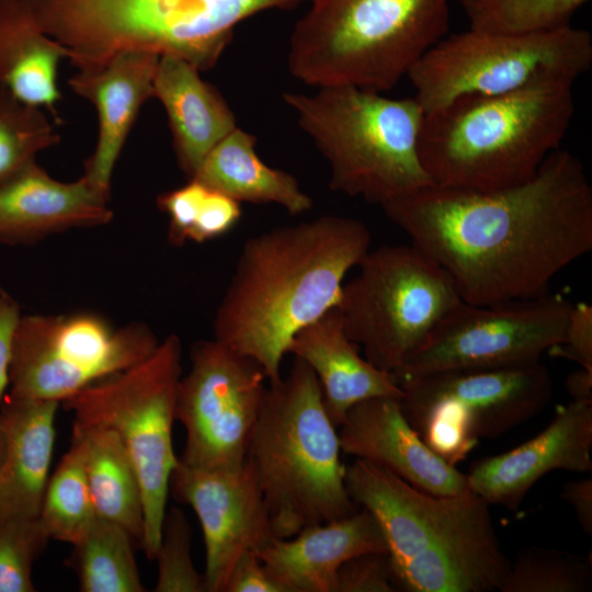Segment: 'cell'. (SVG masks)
Masks as SVG:
<instances>
[{"label":"cell","mask_w":592,"mask_h":592,"mask_svg":"<svg viewBox=\"0 0 592 592\" xmlns=\"http://www.w3.org/2000/svg\"><path fill=\"white\" fill-rule=\"evenodd\" d=\"M380 207L470 304L544 296L592 250V186L581 160L561 147L519 185L480 192L432 184Z\"/></svg>","instance_id":"6da1fadb"},{"label":"cell","mask_w":592,"mask_h":592,"mask_svg":"<svg viewBox=\"0 0 592 592\" xmlns=\"http://www.w3.org/2000/svg\"><path fill=\"white\" fill-rule=\"evenodd\" d=\"M371 239L363 221L338 215L248 239L216 310L214 339L277 380L293 338L337 306Z\"/></svg>","instance_id":"7a4b0ae2"},{"label":"cell","mask_w":592,"mask_h":592,"mask_svg":"<svg viewBox=\"0 0 592 592\" xmlns=\"http://www.w3.org/2000/svg\"><path fill=\"white\" fill-rule=\"evenodd\" d=\"M344 481L352 500L383 530L397 591H499L511 561L490 504L473 490L435 496L358 458L345 466Z\"/></svg>","instance_id":"3957f363"},{"label":"cell","mask_w":592,"mask_h":592,"mask_svg":"<svg viewBox=\"0 0 592 592\" xmlns=\"http://www.w3.org/2000/svg\"><path fill=\"white\" fill-rule=\"evenodd\" d=\"M573 84L458 98L424 113L420 160L435 185L489 192L532 179L565 138Z\"/></svg>","instance_id":"277c9868"},{"label":"cell","mask_w":592,"mask_h":592,"mask_svg":"<svg viewBox=\"0 0 592 592\" xmlns=\"http://www.w3.org/2000/svg\"><path fill=\"white\" fill-rule=\"evenodd\" d=\"M340 454L318 379L294 357L288 374L266 386L246 458L275 538L360 509L346 490Z\"/></svg>","instance_id":"5b68a950"},{"label":"cell","mask_w":592,"mask_h":592,"mask_svg":"<svg viewBox=\"0 0 592 592\" xmlns=\"http://www.w3.org/2000/svg\"><path fill=\"white\" fill-rule=\"evenodd\" d=\"M38 27L62 45L78 70L124 50L214 67L246 19L308 0H20Z\"/></svg>","instance_id":"8992f818"},{"label":"cell","mask_w":592,"mask_h":592,"mask_svg":"<svg viewBox=\"0 0 592 592\" xmlns=\"http://www.w3.org/2000/svg\"><path fill=\"white\" fill-rule=\"evenodd\" d=\"M452 0H309L288 45L293 77L383 93L447 35Z\"/></svg>","instance_id":"52a82bcc"},{"label":"cell","mask_w":592,"mask_h":592,"mask_svg":"<svg viewBox=\"0 0 592 592\" xmlns=\"http://www.w3.org/2000/svg\"><path fill=\"white\" fill-rule=\"evenodd\" d=\"M283 100L328 162L332 191L383 206L434 184L420 160L424 111L415 98L327 86Z\"/></svg>","instance_id":"ba28073f"},{"label":"cell","mask_w":592,"mask_h":592,"mask_svg":"<svg viewBox=\"0 0 592 592\" xmlns=\"http://www.w3.org/2000/svg\"><path fill=\"white\" fill-rule=\"evenodd\" d=\"M182 344L175 334L159 342L144 361L106 377L64 401L73 424L114 431L136 468L143 493L146 556L155 559L167 512Z\"/></svg>","instance_id":"9c48e42d"},{"label":"cell","mask_w":592,"mask_h":592,"mask_svg":"<svg viewBox=\"0 0 592 592\" xmlns=\"http://www.w3.org/2000/svg\"><path fill=\"white\" fill-rule=\"evenodd\" d=\"M592 65V36L567 25L533 33L468 29L446 35L407 73L424 113L458 98L524 88L574 84Z\"/></svg>","instance_id":"30bf717a"},{"label":"cell","mask_w":592,"mask_h":592,"mask_svg":"<svg viewBox=\"0 0 592 592\" xmlns=\"http://www.w3.org/2000/svg\"><path fill=\"white\" fill-rule=\"evenodd\" d=\"M337 308L349 339L394 374L462 299L447 273L413 244L368 250Z\"/></svg>","instance_id":"8fae6325"},{"label":"cell","mask_w":592,"mask_h":592,"mask_svg":"<svg viewBox=\"0 0 592 592\" xmlns=\"http://www.w3.org/2000/svg\"><path fill=\"white\" fill-rule=\"evenodd\" d=\"M402 411L425 444L452 466L481 439H496L537 415L553 395L549 371L526 365L446 371L397 379Z\"/></svg>","instance_id":"7c38bea8"},{"label":"cell","mask_w":592,"mask_h":592,"mask_svg":"<svg viewBox=\"0 0 592 592\" xmlns=\"http://www.w3.org/2000/svg\"><path fill=\"white\" fill-rule=\"evenodd\" d=\"M159 341L144 323L114 328L93 312L22 315L7 395L64 402L147 358Z\"/></svg>","instance_id":"4fadbf2b"},{"label":"cell","mask_w":592,"mask_h":592,"mask_svg":"<svg viewBox=\"0 0 592 592\" xmlns=\"http://www.w3.org/2000/svg\"><path fill=\"white\" fill-rule=\"evenodd\" d=\"M572 304L559 294L494 305L460 300L394 373L396 379L446 371L539 362L560 343Z\"/></svg>","instance_id":"5bb4252c"},{"label":"cell","mask_w":592,"mask_h":592,"mask_svg":"<svg viewBox=\"0 0 592 592\" xmlns=\"http://www.w3.org/2000/svg\"><path fill=\"white\" fill-rule=\"evenodd\" d=\"M181 376L177 421L185 430L179 460L200 468H231L246 462L267 377L252 358L217 340L194 343Z\"/></svg>","instance_id":"9a60e30c"},{"label":"cell","mask_w":592,"mask_h":592,"mask_svg":"<svg viewBox=\"0 0 592 592\" xmlns=\"http://www.w3.org/2000/svg\"><path fill=\"white\" fill-rule=\"evenodd\" d=\"M170 491L177 501L194 510L201 523L207 592H225L238 559L275 538L257 477L247 459L231 468H200L185 465L178 457Z\"/></svg>","instance_id":"2e32d148"},{"label":"cell","mask_w":592,"mask_h":592,"mask_svg":"<svg viewBox=\"0 0 592 592\" xmlns=\"http://www.w3.org/2000/svg\"><path fill=\"white\" fill-rule=\"evenodd\" d=\"M592 471V402L558 406L548 425L527 442L476 463L470 490L488 504L519 510L532 487L553 470Z\"/></svg>","instance_id":"e0dca14e"},{"label":"cell","mask_w":592,"mask_h":592,"mask_svg":"<svg viewBox=\"0 0 592 592\" xmlns=\"http://www.w3.org/2000/svg\"><path fill=\"white\" fill-rule=\"evenodd\" d=\"M338 429L341 452L382 466L420 490L452 496L468 488L466 474L432 451L407 420L401 398L360 401Z\"/></svg>","instance_id":"ac0fdd59"},{"label":"cell","mask_w":592,"mask_h":592,"mask_svg":"<svg viewBox=\"0 0 592 592\" xmlns=\"http://www.w3.org/2000/svg\"><path fill=\"white\" fill-rule=\"evenodd\" d=\"M159 57L151 52L124 50L68 79L71 90L90 101L98 113V139L82 177L109 198L113 170L129 130L143 104L153 98Z\"/></svg>","instance_id":"d6986e66"},{"label":"cell","mask_w":592,"mask_h":592,"mask_svg":"<svg viewBox=\"0 0 592 592\" xmlns=\"http://www.w3.org/2000/svg\"><path fill=\"white\" fill-rule=\"evenodd\" d=\"M110 198L82 175L50 177L36 160L0 183V243L32 244L50 235L109 224Z\"/></svg>","instance_id":"ffe728a7"},{"label":"cell","mask_w":592,"mask_h":592,"mask_svg":"<svg viewBox=\"0 0 592 592\" xmlns=\"http://www.w3.org/2000/svg\"><path fill=\"white\" fill-rule=\"evenodd\" d=\"M366 553L388 554V546L378 521L362 506L289 538H272L257 551L285 592H334L341 565Z\"/></svg>","instance_id":"44dd1931"},{"label":"cell","mask_w":592,"mask_h":592,"mask_svg":"<svg viewBox=\"0 0 592 592\" xmlns=\"http://www.w3.org/2000/svg\"><path fill=\"white\" fill-rule=\"evenodd\" d=\"M346 335L335 307L295 334L288 353L315 373L326 411L339 428L357 402L378 397L402 398L394 374L382 371L358 353Z\"/></svg>","instance_id":"7402d4cb"},{"label":"cell","mask_w":592,"mask_h":592,"mask_svg":"<svg viewBox=\"0 0 592 592\" xmlns=\"http://www.w3.org/2000/svg\"><path fill=\"white\" fill-rule=\"evenodd\" d=\"M59 402L4 396L0 517L38 519L50 476Z\"/></svg>","instance_id":"603a6c76"},{"label":"cell","mask_w":592,"mask_h":592,"mask_svg":"<svg viewBox=\"0 0 592 592\" xmlns=\"http://www.w3.org/2000/svg\"><path fill=\"white\" fill-rule=\"evenodd\" d=\"M153 98L166 110L175 157L189 179L210 150L238 127L221 94L201 78L196 67L179 57H159Z\"/></svg>","instance_id":"cb8c5ba5"},{"label":"cell","mask_w":592,"mask_h":592,"mask_svg":"<svg viewBox=\"0 0 592 592\" xmlns=\"http://www.w3.org/2000/svg\"><path fill=\"white\" fill-rule=\"evenodd\" d=\"M67 49L46 35L20 0H0V87L20 101L49 111L61 122L57 104L58 67Z\"/></svg>","instance_id":"d4e9b609"},{"label":"cell","mask_w":592,"mask_h":592,"mask_svg":"<svg viewBox=\"0 0 592 592\" xmlns=\"http://www.w3.org/2000/svg\"><path fill=\"white\" fill-rule=\"evenodd\" d=\"M255 144L253 135L236 127L210 150L192 178L240 203L276 204L292 215L308 212L312 198L295 177L264 163Z\"/></svg>","instance_id":"484cf974"},{"label":"cell","mask_w":592,"mask_h":592,"mask_svg":"<svg viewBox=\"0 0 592 592\" xmlns=\"http://www.w3.org/2000/svg\"><path fill=\"white\" fill-rule=\"evenodd\" d=\"M71 440L80 447L96 515L119 525L140 544L144 534L141 487L122 441L112 430L77 424L72 426Z\"/></svg>","instance_id":"4316f807"},{"label":"cell","mask_w":592,"mask_h":592,"mask_svg":"<svg viewBox=\"0 0 592 592\" xmlns=\"http://www.w3.org/2000/svg\"><path fill=\"white\" fill-rule=\"evenodd\" d=\"M133 537L119 525L96 516L87 534L76 544L67 565L82 592L146 591L135 554Z\"/></svg>","instance_id":"83f0119b"},{"label":"cell","mask_w":592,"mask_h":592,"mask_svg":"<svg viewBox=\"0 0 592 592\" xmlns=\"http://www.w3.org/2000/svg\"><path fill=\"white\" fill-rule=\"evenodd\" d=\"M79 445L68 451L50 474L38 521L50 539L76 544L96 519Z\"/></svg>","instance_id":"f1b7e54d"},{"label":"cell","mask_w":592,"mask_h":592,"mask_svg":"<svg viewBox=\"0 0 592 592\" xmlns=\"http://www.w3.org/2000/svg\"><path fill=\"white\" fill-rule=\"evenodd\" d=\"M500 592H591L592 560L546 547H527L511 561Z\"/></svg>","instance_id":"f546056e"},{"label":"cell","mask_w":592,"mask_h":592,"mask_svg":"<svg viewBox=\"0 0 592 592\" xmlns=\"http://www.w3.org/2000/svg\"><path fill=\"white\" fill-rule=\"evenodd\" d=\"M589 0H460L469 29L494 33H533L571 25Z\"/></svg>","instance_id":"4dcf8cb0"},{"label":"cell","mask_w":592,"mask_h":592,"mask_svg":"<svg viewBox=\"0 0 592 592\" xmlns=\"http://www.w3.org/2000/svg\"><path fill=\"white\" fill-rule=\"evenodd\" d=\"M57 124L43 109L26 104L0 87V183L60 141Z\"/></svg>","instance_id":"1f68e13d"},{"label":"cell","mask_w":592,"mask_h":592,"mask_svg":"<svg viewBox=\"0 0 592 592\" xmlns=\"http://www.w3.org/2000/svg\"><path fill=\"white\" fill-rule=\"evenodd\" d=\"M155 559V592H207L204 574L192 559V527L182 510L171 508L166 512Z\"/></svg>","instance_id":"d6a6232c"},{"label":"cell","mask_w":592,"mask_h":592,"mask_svg":"<svg viewBox=\"0 0 592 592\" xmlns=\"http://www.w3.org/2000/svg\"><path fill=\"white\" fill-rule=\"evenodd\" d=\"M50 538L38 519L0 517V592H33V566Z\"/></svg>","instance_id":"836d02e7"},{"label":"cell","mask_w":592,"mask_h":592,"mask_svg":"<svg viewBox=\"0 0 592 592\" xmlns=\"http://www.w3.org/2000/svg\"><path fill=\"white\" fill-rule=\"evenodd\" d=\"M208 186L196 179L164 192L157 198L158 207L169 218L168 238L171 244L192 241Z\"/></svg>","instance_id":"e575fe53"},{"label":"cell","mask_w":592,"mask_h":592,"mask_svg":"<svg viewBox=\"0 0 592 592\" xmlns=\"http://www.w3.org/2000/svg\"><path fill=\"white\" fill-rule=\"evenodd\" d=\"M390 557L386 553H366L341 565L334 592H396Z\"/></svg>","instance_id":"d590c367"},{"label":"cell","mask_w":592,"mask_h":592,"mask_svg":"<svg viewBox=\"0 0 592 592\" xmlns=\"http://www.w3.org/2000/svg\"><path fill=\"white\" fill-rule=\"evenodd\" d=\"M563 357L592 372V306L580 301L572 304L566 329L559 344L548 352Z\"/></svg>","instance_id":"8d00e7d4"},{"label":"cell","mask_w":592,"mask_h":592,"mask_svg":"<svg viewBox=\"0 0 592 592\" xmlns=\"http://www.w3.org/2000/svg\"><path fill=\"white\" fill-rule=\"evenodd\" d=\"M225 592H285L269 574L257 551L243 554L234 566Z\"/></svg>","instance_id":"74e56055"},{"label":"cell","mask_w":592,"mask_h":592,"mask_svg":"<svg viewBox=\"0 0 592 592\" xmlns=\"http://www.w3.org/2000/svg\"><path fill=\"white\" fill-rule=\"evenodd\" d=\"M22 317L20 305L9 294L0 293V405L9 388V369L14 333Z\"/></svg>","instance_id":"f35d334b"},{"label":"cell","mask_w":592,"mask_h":592,"mask_svg":"<svg viewBox=\"0 0 592 592\" xmlns=\"http://www.w3.org/2000/svg\"><path fill=\"white\" fill-rule=\"evenodd\" d=\"M560 498L573 508L582 531L592 535V479L567 481L561 488Z\"/></svg>","instance_id":"ab89813d"},{"label":"cell","mask_w":592,"mask_h":592,"mask_svg":"<svg viewBox=\"0 0 592 592\" xmlns=\"http://www.w3.org/2000/svg\"><path fill=\"white\" fill-rule=\"evenodd\" d=\"M565 387L571 400L592 402V372L580 367L567 376Z\"/></svg>","instance_id":"60d3db41"},{"label":"cell","mask_w":592,"mask_h":592,"mask_svg":"<svg viewBox=\"0 0 592 592\" xmlns=\"http://www.w3.org/2000/svg\"><path fill=\"white\" fill-rule=\"evenodd\" d=\"M4 453H5V434H4L3 423H2L1 412H0V467L4 458Z\"/></svg>","instance_id":"b9f144b4"}]
</instances>
